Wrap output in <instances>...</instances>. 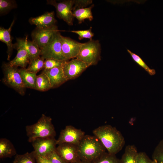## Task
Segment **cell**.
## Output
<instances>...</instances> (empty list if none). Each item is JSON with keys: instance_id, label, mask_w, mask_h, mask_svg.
I'll return each mask as SVG.
<instances>
[{"instance_id": "cell-1", "label": "cell", "mask_w": 163, "mask_h": 163, "mask_svg": "<svg viewBox=\"0 0 163 163\" xmlns=\"http://www.w3.org/2000/svg\"><path fill=\"white\" fill-rule=\"evenodd\" d=\"M92 133L110 154L116 155L125 145V140L122 134L110 125L100 126L94 129Z\"/></svg>"}, {"instance_id": "cell-2", "label": "cell", "mask_w": 163, "mask_h": 163, "mask_svg": "<svg viewBox=\"0 0 163 163\" xmlns=\"http://www.w3.org/2000/svg\"><path fill=\"white\" fill-rule=\"evenodd\" d=\"M80 160L91 163L105 152L106 149L94 136L85 135L78 145Z\"/></svg>"}, {"instance_id": "cell-3", "label": "cell", "mask_w": 163, "mask_h": 163, "mask_svg": "<svg viewBox=\"0 0 163 163\" xmlns=\"http://www.w3.org/2000/svg\"><path fill=\"white\" fill-rule=\"evenodd\" d=\"M52 120L50 117L43 114L37 123L27 126L25 129L28 141L32 142L37 138L55 137L56 132Z\"/></svg>"}, {"instance_id": "cell-4", "label": "cell", "mask_w": 163, "mask_h": 163, "mask_svg": "<svg viewBox=\"0 0 163 163\" xmlns=\"http://www.w3.org/2000/svg\"><path fill=\"white\" fill-rule=\"evenodd\" d=\"M101 45L98 40H92L82 43L76 58L89 66L97 64L101 59Z\"/></svg>"}, {"instance_id": "cell-5", "label": "cell", "mask_w": 163, "mask_h": 163, "mask_svg": "<svg viewBox=\"0 0 163 163\" xmlns=\"http://www.w3.org/2000/svg\"><path fill=\"white\" fill-rule=\"evenodd\" d=\"M4 77L3 82L21 95L25 94V87L18 67L11 66L9 63H4L2 66Z\"/></svg>"}, {"instance_id": "cell-6", "label": "cell", "mask_w": 163, "mask_h": 163, "mask_svg": "<svg viewBox=\"0 0 163 163\" xmlns=\"http://www.w3.org/2000/svg\"><path fill=\"white\" fill-rule=\"evenodd\" d=\"M62 36L59 30L54 34L48 43L41 49L40 56L44 60L53 59L68 61L62 52Z\"/></svg>"}, {"instance_id": "cell-7", "label": "cell", "mask_w": 163, "mask_h": 163, "mask_svg": "<svg viewBox=\"0 0 163 163\" xmlns=\"http://www.w3.org/2000/svg\"><path fill=\"white\" fill-rule=\"evenodd\" d=\"M47 4L55 7L56 16L59 18L62 19L69 26L73 25L75 18L72 12L74 0H65L59 1L55 0H47Z\"/></svg>"}, {"instance_id": "cell-8", "label": "cell", "mask_w": 163, "mask_h": 163, "mask_svg": "<svg viewBox=\"0 0 163 163\" xmlns=\"http://www.w3.org/2000/svg\"><path fill=\"white\" fill-rule=\"evenodd\" d=\"M85 133L71 125L66 126L62 130L57 140V144L68 143L78 145L84 136Z\"/></svg>"}, {"instance_id": "cell-9", "label": "cell", "mask_w": 163, "mask_h": 163, "mask_svg": "<svg viewBox=\"0 0 163 163\" xmlns=\"http://www.w3.org/2000/svg\"><path fill=\"white\" fill-rule=\"evenodd\" d=\"M32 143L35 154L44 157L55 151L57 145L54 137L37 138Z\"/></svg>"}, {"instance_id": "cell-10", "label": "cell", "mask_w": 163, "mask_h": 163, "mask_svg": "<svg viewBox=\"0 0 163 163\" xmlns=\"http://www.w3.org/2000/svg\"><path fill=\"white\" fill-rule=\"evenodd\" d=\"M14 49L17 51L15 57L9 63L12 66L16 67H21L26 68L30 60L27 51L25 38H16V42L14 44Z\"/></svg>"}, {"instance_id": "cell-11", "label": "cell", "mask_w": 163, "mask_h": 163, "mask_svg": "<svg viewBox=\"0 0 163 163\" xmlns=\"http://www.w3.org/2000/svg\"><path fill=\"white\" fill-rule=\"evenodd\" d=\"M89 67L85 63L75 58L66 61L62 68L65 76L68 81L76 78Z\"/></svg>"}, {"instance_id": "cell-12", "label": "cell", "mask_w": 163, "mask_h": 163, "mask_svg": "<svg viewBox=\"0 0 163 163\" xmlns=\"http://www.w3.org/2000/svg\"><path fill=\"white\" fill-rule=\"evenodd\" d=\"M59 30L56 25L46 29L37 27L31 33L32 41L41 50L48 43L54 34Z\"/></svg>"}, {"instance_id": "cell-13", "label": "cell", "mask_w": 163, "mask_h": 163, "mask_svg": "<svg viewBox=\"0 0 163 163\" xmlns=\"http://www.w3.org/2000/svg\"><path fill=\"white\" fill-rule=\"evenodd\" d=\"M56 151L67 163H76L81 161L78 154L77 145L63 143L58 145Z\"/></svg>"}, {"instance_id": "cell-14", "label": "cell", "mask_w": 163, "mask_h": 163, "mask_svg": "<svg viewBox=\"0 0 163 163\" xmlns=\"http://www.w3.org/2000/svg\"><path fill=\"white\" fill-rule=\"evenodd\" d=\"M82 44L69 37L62 36V52L67 60L76 58Z\"/></svg>"}, {"instance_id": "cell-15", "label": "cell", "mask_w": 163, "mask_h": 163, "mask_svg": "<svg viewBox=\"0 0 163 163\" xmlns=\"http://www.w3.org/2000/svg\"><path fill=\"white\" fill-rule=\"evenodd\" d=\"M29 22L31 24L35 25L37 27L46 29L51 27L55 25L57 20L55 17L53 11L46 12L35 18H30Z\"/></svg>"}, {"instance_id": "cell-16", "label": "cell", "mask_w": 163, "mask_h": 163, "mask_svg": "<svg viewBox=\"0 0 163 163\" xmlns=\"http://www.w3.org/2000/svg\"><path fill=\"white\" fill-rule=\"evenodd\" d=\"M42 72L49 77L51 88L58 87L67 81L64 75L62 66L50 69H43Z\"/></svg>"}, {"instance_id": "cell-17", "label": "cell", "mask_w": 163, "mask_h": 163, "mask_svg": "<svg viewBox=\"0 0 163 163\" xmlns=\"http://www.w3.org/2000/svg\"><path fill=\"white\" fill-rule=\"evenodd\" d=\"M14 19L11 22L9 27L7 29L4 27H0V40L5 43L7 47V60H9L14 49V44L12 43V37L11 35V28L14 23Z\"/></svg>"}, {"instance_id": "cell-18", "label": "cell", "mask_w": 163, "mask_h": 163, "mask_svg": "<svg viewBox=\"0 0 163 163\" xmlns=\"http://www.w3.org/2000/svg\"><path fill=\"white\" fill-rule=\"evenodd\" d=\"M17 154L15 149L9 140L5 138H1L0 139L1 159L11 158Z\"/></svg>"}, {"instance_id": "cell-19", "label": "cell", "mask_w": 163, "mask_h": 163, "mask_svg": "<svg viewBox=\"0 0 163 163\" xmlns=\"http://www.w3.org/2000/svg\"><path fill=\"white\" fill-rule=\"evenodd\" d=\"M19 72L25 87L36 89L37 73L30 72L26 68H21Z\"/></svg>"}, {"instance_id": "cell-20", "label": "cell", "mask_w": 163, "mask_h": 163, "mask_svg": "<svg viewBox=\"0 0 163 163\" xmlns=\"http://www.w3.org/2000/svg\"><path fill=\"white\" fill-rule=\"evenodd\" d=\"M138 152L134 145H128L125 149L124 153L120 159V163H136Z\"/></svg>"}, {"instance_id": "cell-21", "label": "cell", "mask_w": 163, "mask_h": 163, "mask_svg": "<svg viewBox=\"0 0 163 163\" xmlns=\"http://www.w3.org/2000/svg\"><path fill=\"white\" fill-rule=\"evenodd\" d=\"M94 5V4H92L88 7L77 9L72 11L73 15L77 20L79 24H81L86 19L90 21L93 20L92 9Z\"/></svg>"}, {"instance_id": "cell-22", "label": "cell", "mask_w": 163, "mask_h": 163, "mask_svg": "<svg viewBox=\"0 0 163 163\" xmlns=\"http://www.w3.org/2000/svg\"><path fill=\"white\" fill-rule=\"evenodd\" d=\"M25 44L30 61L40 56L41 49L36 43L28 40L27 36L25 38Z\"/></svg>"}, {"instance_id": "cell-23", "label": "cell", "mask_w": 163, "mask_h": 163, "mask_svg": "<svg viewBox=\"0 0 163 163\" xmlns=\"http://www.w3.org/2000/svg\"><path fill=\"white\" fill-rule=\"evenodd\" d=\"M51 88L49 77L44 73L42 72L37 76L36 90L40 91H46Z\"/></svg>"}, {"instance_id": "cell-24", "label": "cell", "mask_w": 163, "mask_h": 163, "mask_svg": "<svg viewBox=\"0 0 163 163\" xmlns=\"http://www.w3.org/2000/svg\"><path fill=\"white\" fill-rule=\"evenodd\" d=\"M13 163H37L35 153L33 151L22 155L17 154Z\"/></svg>"}, {"instance_id": "cell-25", "label": "cell", "mask_w": 163, "mask_h": 163, "mask_svg": "<svg viewBox=\"0 0 163 163\" xmlns=\"http://www.w3.org/2000/svg\"><path fill=\"white\" fill-rule=\"evenodd\" d=\"M44 60L40 56L30 61L27 70L30 72L37 73L41 70L44 69Z\"/></svg>"}, {"instance_id": "cell-26", "label": "cell", "mask_w": 163, "mask_h": 163, "mask_svg": "<svg viewBox=\"0 0 163 163\" xmlns=\"http://www.w3.org/2000/svg\"><path fill=\"white\" fill-rule=\"evenodd\" d=\"M91 163H120L115 155L104 152Z\"/></svg>"}, {"instance_id": "cell-27", "label": "cell", "mask_w": 163, "mask_h": 163, "mask_svg": "<svg viewBox=\"0 0 163 163\" xmlns=\"http://www.w3.org/2000/svg\"><path fill=\"white\" fill-rule=\"evenodd\" d=\"M17 5L15 0H0V14L1 15L6 14L12 9L17 8Z\"/></svg>"}, {"instance_id": "cell-28", "label": "cell", "mask_w": 163, "mask_h": 163, "mask_svg": "<svg viewBox=\"0 0 163 163\" xmlns=\"http://www.w3.org/2000/svg\"><path fill=\"white\" fill-rule=\"evenodd\" d=\"M127 51L130 55L133 60L139 65L143 68L150 75H153L155 74V70L154 69L150 68L140 56L129 50L127 49Z\"/></svg>"}, {"instance_id": "cell-29", "label": "cell", "mask_w": 163, "mask_h": 163, "mask_svg": "<svg viewBox=\"0 0 163 163\" xmlns=\"http://www.w3.org/2000/svg\"><path fill=\"white\" fill-rule=\"evenodd\" d=\"M152 156V160L155 163H163V140L156 147Z\"/></svg>"}, {"instance_id": "cell-30", "label": "cell", "mask_w": 163, "mask_h": 163, "mask_svg": "<svg viewBox=\"0 0 163 163\" xmlns=\"http://www.w3.org/2000/svg\"><path fill=\"white\" fill-rule=\"evenodd\" d=\"M92 27L87 30H72L69 31L77 34L78 36V38L80 40L84 39H88L91 40L94 36V34L92 31Z\"/></svg>"}, {"instance_id": "cell-31", "label": "cell", "mask_w": 163, "mask_h": 163, "mask_svg": "<svg viewBox=\"0 0 163 163\" xmlns=\"http://www.w3.org/2000/svg\"><path fill=\"white\" fill-rule=\"evenodd\" d=\"M66 61L53 59H46L44 60L43 69H50L62 66Z\"/></svg>"}, {"instance_id": "cell-32", "label": "cell", "mask_w": 163, "mask_h": 163, "mask_svg": "<svg viewBox=\"0 0 163 163\" xmlns=\"http://www.w3.org/2000/svg\"><path fill=\"white\" fill-rule=\"evenodd\" d=\"M45 157L51 163H67L58 155L56 150L48 154Z\"/></svg>"}, {"instance_id": "cell-33", "label": "cell", "mask_w": 163, "mask_h": 163, "mask_svg": "<svg viewBox=\"0 0 163 163\" xmlns=\"http://www.w3.org/2000/svg\"><path fill=\"white\" fill-rule=\"evenodd\" d=\"M92 3V0H74L72 11L77 9L85 8Z\"/></svg>"}, {"instance_id": "cell-34", "label": "cell", "mask_w": 163, "mask_h": 163, "mask_svg": "<svg viewBox=\"0 0 163 163\" xmlns=\"http://www.w3.org/2000/svg\"><path fill=\"white\" fill-rule=\"evenodd\" d=\"M136 163H154V162L145 152H141L138 153Z\"/></svg>"}, {"instance_id": "cell-35", "label": "cell", "mask_w": 163, "mask_h": 163, "mask_svg": "<svg viewBox=\"0 0 163 163\" xmlns=\"http://www.w3.org/2000/svg\"><path fill=\"white\" fill-rule=\"evenodd\" d=\"M37 163H51L46 157L35 155Z\"/></svg>"}, {"instance_id": "cell-36", "label": "cell", "mask_w": 163, "mask_h": 163, "mask_svg": "<svg viewBox=\"0 0 163 163\" xmlns=\"http://www.w3.org/2000/svg\"><path fill=\"white\" fill-rule=\"evenodd\" d=\"M76 163H91L80 161H79L78 162H77Z\"/></svg>"}, {"instance_id": "cell-37", "label": "cell", "mask_w": 163, "mask_h": 163, "mask_svg": "<svg viewBox=\"0 0 163 163\" xmlns=\"http://www.w3.org/2000/svg\"><path fill=\"white\" fill-rule=\"evenodd\" d=\"M154 163H155L154 162Z\"/></svg>"}]
</instances>
